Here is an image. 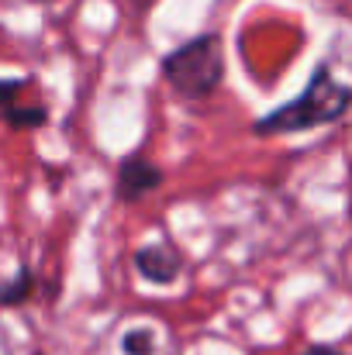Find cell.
<instances>
[{
    "label": "cell",
    "mask_w": 352,
    "mask_h": 355,
    "mask_svg": "<svg viewBox=\"0 0 352 355\" xmlns=\"http://www.w3.org/2000/svg\"><path fill=\"white\" fill-rule=\"evenodd\" d=\"M352 104V87L339 83L328 66H318L304 94H297L290 104L269 111L266 118L255 121V135H290V131H308L318 124H332L346 114Z\"/></svg>",
    "instance_id": "1"
},
{
    "label": "cell",
    "mask_w": 352,
    "mask_h": 355,
    "mask_svg": "<svg viewBox=\"0 0 352 355\" xmlns=\"http://www.w3.org/2000/svg\"><path fill=\"white\" fill-rule=\"evenodd\" d=\"M162 80L187 101H208L225 80V42L204 31L162 59Z\"/></svg>",
    "instance_id": "2"
},
{
    "label": "cell",
    "mask_w": 352,
    "mask_h": 355,
    "mask_svg": "<svg viewBox=\"0 0 352 355\" xmlns=\"http://www.w3.org/2000/svg\"><path fill=\"white\" fill-rule=\"evenodd\" d=\"M159 183H162V169H159L156 162H149L145 155L131 152V155H124V159H121V166H117L115 193H117V200L135 204V200L149 197L152 190H159Z\"/></svg>",
    "instance_id": "3"
},
{
    "label": "cell",
    "mask_w": 352,
    "mask_h": 355,
    "mask_svg": "<svg viewBox=\"0 0 352 355\" xmlns=\"http://www.w3.org/2000/svg\"><path fill=\"white\" fill-rule=\"evenodd\" d=\"M135 269L145 283H156V286H169L180 279V269H183V259L180 252L169 245V241H152V245H142L135 252Z\"/></svg>",
    "instance_id": "4"
},
{
    "label": "cell",
    "mask_w": 352,
    "mask_h": 355,
    "mask_svg": "<svg viewBox=\"0 0 352 355\" xmlns=\"http://www.w3.org/2000/svg\"><path fill=\"white\" fill-rule=\"evenodd\" d=\"M31 290H35V276L28 266H21L14 279L0 283V307H21L24 300H31Z\"/></svg>",
    "instance_id": "5"
},
{
    "label": "cell",
    "mask_w": 352,
    "mask_h": 355,
    "mask_svg": "<svg viewBox=\"0 0 352 355\" xmlns=\"http://www.w3.org/2000/svg\"><path fill=\"white\" fill-rule=\"evenodd\" d=\"M3 121L14 131H35L49 121V111L45 107H28V104H10V107H3Z\"/></svg>",
    "instance_id": "6"
},
{
    "label": "cell",
    "mask_w": 352,
    "mask_h": 355,
    "mask_svg": "<svg viewBox=\"0 0 352 355\" xmlns=\"http://www.w3.org/2000/svg\"><path fill=\"white\" fill-rule=\"evenodd\" d=\"M121 352L124 355H156V331L152 328H131L121 338Z\"/></svg>",
    "instance_id": "7"
},
{
    "label": "cell",
    "mask_w": 352,
    "mask_h": 355,
    "mask_svg": "<svg viewBox=\"0 0 352 355\" xmlns=\"http://www.w3.org/2000/svg\"><path fill=\"white\" fill-rule=\"evenodd\" d=\"M28 83H31V80H24V76H17V80H0V111L10 107V104H17V94H21Z\"/></svg>",
    "instance_id": "8"
},
{
    "label": "cell",
    "mask_w": 352,
    "mask_h": 355,
    "mask_svg": "<svg viewBox=\"0 0 352 355\" xmlns=\"http://www.w3.org/2000/svg\"><path fill=\"white\" fill-rule=\"evenodd\" d=\"M304 355H342L339 349H332V345H311Z\"/></svg>",
    "instance_id": "9"
}]
</instances>
